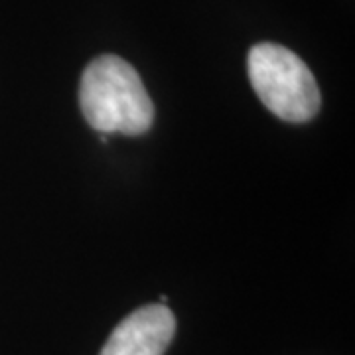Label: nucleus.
I'll list each match as a JSON object with an SVG mask.
<instances>
[{"label":"nucleus","mask_w":355,"mask_h":355,"mask_svg":"<svg viewBox=\"0 0 355 355\" xmlns=\"http://www.w3.org/2000/svg\"><path fill=\"white\" fill-rule=\"evenodd\" d=\"M79 107L89 127L103 135L139 137L153 127V99L137 69L119 55L105 53L85 67Z\"/></svg>","instance_id":"nucleus-1"},{"label":"nucleus","mask_w":355,"mask_h":355,"mask_svg":"<svg viewBox=\"0 0 355 355\" xmlns=\"http://www.w3.org/2000/svg\"><path fill=\"white\" fill-rule=\"evenodd\" d=\"M249 81L266 109L286 123H308L320 111V87L310 67L288 48L263 42L249 50Z\"/></svg>","instance_id":"nucleus-2"},{"label":"nucleus","mask_w":355,"mask_h":355,"mask_svg":"<svg viewBox=\"0 0 355 355\" xmlns=\"http://www.w3.org/2000/svg\"><path fill=\"white\" fill-rule=\"evenodd\" d=\"M174 334L176 318L168 306H142L114 328L101 355H164Z\"/></svg>","instance_id":"nucleus-3"}]
</instances>
